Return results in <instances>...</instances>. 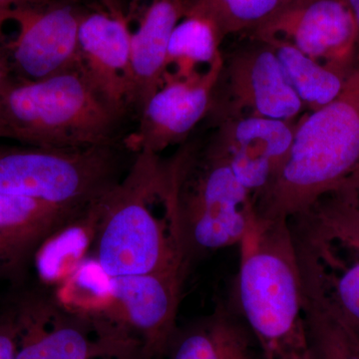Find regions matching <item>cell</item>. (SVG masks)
<instances>
[{"mask_svg": "<svg viewBox=\"0 0 359 359\" xmlns=\"http://www.w3.org/2000/svg\"><path fill=\"white\" fill-rule=\"evenodd\" d=\"M94 259L110 278L188 271L169 159L138 153L103 201Z\"/></svg>", "mask_w": 359, "mask_h": 359, "instance_id": "6da1fadb", "label": "cell"}, {"mask_svg": "<svg viewBox=\"0 0 359 359\" xmlns=\"http://www.w3.org/2000/svg\"><path fill=\"white\" fill-rule=\"evenodd\" d=\"M231 306L262 359H313L290 221H255L240 244Z\"/></svg>", "mask_w": 359, "mask_h": 359, "instance_id": "7a4b0ae2", "label": "cell"}, {"mask_svg": "<svg viewBox=\"0 0 359 359\" xmlns=\"http://www.w3.org/2000/svg\"><path fill=\"white\" fill-rule=\"evenodd\" d=\"M359 167V68L337 98L297 124L282 168L256 199L257 221H290Z\"/></svg>", "mask_w": 359, "mask_h": 359, "instance_id": "3957f363", "label": "cell"}, {"mask_svg": "<svg viewBox=\"0 0 359 359\" xmlns=\"http://www.w3.org/2000/svg\"><path fill=\"white\" fill-rule=\"evenodd\" d=\"M132 117L90 83L81 68L39 80L11 79L0 92V126L11 140L49 149H80L124 140Z\"/></svg>", "mask_w": 359, "mask_h": 359, "instance_id": "277c9868", "label": "cell"}, {"mask_svg": "<svg viewBox=\"0 0 359 359\" xmlns=\"http://www.w3.org/2000/svg\"><path fill=\"white\" fill-rule=\"evenodd\" d=\"M184 249L195 257L240 245L256 221L254 196L205 140L190 137L170 158Z\"/></svg>", "mask_w": 359, "mask_h": 359, "instance_id": "5b68a950", "label": "cell"}, {"mask_svg": "<svg viewBox=\"0 0 359 359\" xmlns=\"http://www.w3.org/2000/svg\"><path fill=\"white\" fill-rule=\"evenodd\" d=\"M135 156L124 140L80 149L0 145V193L91 207L114 190Z\"/></svg>", "mask_w": 359, "mask_h": 359, "instance_id": "8992f818", "label": "cell"}, {"mask_svg": "<svg viewBox=\"0 0 359 359\" xmlns=\"http://www.w3.org/2000/svg\"><path fill=\"white\" fill-rule=\"evenodd\" d=\"M72 2L0 9V49L11 77L39 80L80 67L78 33L84 13Z\"/></svg>", "mask_w": 359, "mask_h": 359, "instance_id": "52a82bcc", "label": "cell"}, {"mask_svg": "<svg viewBox=\"0 0 359 359\" xmlns=\"http://www.w3.org/2000/svg\"><path fill=\"white\" fill-rule=\"evenodd\" d=\"M14 313L18 325L16 359H104L141 346L125 328L73 313L43 295L27 297Z\"/></svg>", "mask_w": 359, "mask_h": 359, "instance_id": "ba28073f", "label": "cell"}, {"mask_svg": "<svg viewBox=\"0 0 359 359\" xmlns=\"http://www.w3.org/2000/svg\"><path fill=\"white\" fill-rule=\"evenodd\" d=\"M223 57L205 119L257 116L292 121L302 112L304 104L268 42L256 39Z\"/></svg>", "mask_w": 359, "mask_h": 359, "instance_id": "9c48e42d", "label": "cell"}, {"mask_svg": "<svg viewBox=\"0 0 359 359\" xmlns=\"http://www.w3.org/2000/svg\"><path fill=\"white\" fill-rule=\"evenodd\" d=\"M223 61L222 53L204 72L189 77L166 73L162 86L137 119V126L125 136L127 148L135 154L160 155L167 148L184 143L209 113Z\"/></svg>", "mask_w": 359, "mask_h": 359, "instance_id": "30bf717a", "label": "cell"}, {"mask_svg": "<svg viewBox=\"0 0 359 359\" xmlns=\"http://www.w3.org/2000/svg\"><path fill=\"white\" fill-rule=\"evenodd\" d=\"M186 273H144L112 278L105 318L128 330L147 359H164L177 330Z\"/></svg>", "mask_w": 359, "mask_h": 359, "instance_id": "8fae6325", "label": "cell"}, {"mask_svg": "<svg viewBox=\"0 0 359 359\" xmlns=\"http://www.w3.org/2000/svg\"><path fill=\"white\" fill-rule=\"evenodd\" d=\"M252 37L289 42L346 78L344 70L353 58L359 33L346 0H294Z\"/></svg>", "mask_w": 359, "mask_h": 359, "instance_id": "7c38bea8", "label": "cell"}, {"mask_svg": "<svg viewBox=\"0 0 359 359\" xmlns=\"http://www.w3.org/2000/svg\"><path fill=\"white\" fill-rule=\"evenodd\" d=\"M210 147L230 164L256 199L282 168L294 141L292 121L240 116L211 122Z\"/></svg>", "mask_w": 359, "mask_h": 359, "instance_id": "4fadbf2b", "label": "cell"}, {"mask_svg": "<svg viewBox=\"0 0 359 359\" xmlns=\"http://www.w3.org/2000/svg\"><path fill=\"white\" fill-rule=\"evenodd\" d=\"M290 226L302 275L359 337V252L306 212Z\"/></svg>", "mask_w": 359, "mask_h": 359, "instance_id": "5bb4252c", "label": "cell"}, {"mask_svg": "<svg viewBox=\"0 0 359 359\" xmlns=\"http://www.w3.org/2000/svg\"><path fill=\"white\" fill-rule=\"evenodd\" d=\"M131 34L128 21L119 11L84 13L78 47L80 68L90 83L111 105L133 118Z\"/></svg>", "mask_w": 359, "mask_h": 359, "instance_id": "9a60e30c", "label": "cell"}, {"mask_svg": "<svg viewBox=\"0 0 359 359\" xmlns=\"http://www.w3.org/2000/svg\"><path fill=\"white\" fill-rule=\"evenodd\" d=\"M91 207H65L25 196L0 193V255L11 273H15L34 257L55 231Z\"/></svg>", "mask_w": 359, "mask_h": 359, "instance_id": "2e32d148", "label": "cell"}, {"mask_svg": "<svg viewBox=\"0 0 359 359\" xmlns=\"http://www.w3.org/2000/svg\"><path fill=\"white\" fill-rule=\"evenodd\" d=\"M182 0H152L131 34L132 87L130 111L138 119L149 99L162 86L167 70L168 45L183 20Z\"/></svg>", "mask_w": 359, "mask_h": 359, "instance_id": "e0dca14e", "label": "cell"}, {"mask_svg": "<svg viewBox=\"0 0 359 359\" xmlns=\"http://www.w3.org/2000/svg\"><path fill=\"white\" fill-rule=\"evenodd\" d=\"M255 346L242 316L231 304H219L210 316L178 328L164 359H259Z\"/></svg>", "mask_w": 359, "mask_h": 359, "instance_id": "ac0fdd59", "label": "cell"}, {"mask_svg": "<svg viewBox=\"0 0 359 359\" xmlns=\"http://www.w3.org/2000/svg\"><path fill=\"white\" fill-rule=\"evenodd\" d=\"M103 201L51 235L35 252L40 280L61 283L87 259L95 244Z\"/></svg>", "mask_w": 359, "mask_h": 359, "instance_id": "d6986e66", "label": "cell"}, {"mask_svg": "<svg viewBox=\"0 0 359 359\" xmlns=\"http://www.w3.org/2000/svg\"><path fill=\"white\" fill-rule=\"evenodd\" d=\"M304 313L313 359H359V337L301 273Z\"/></svg>", "mask_w": 359, "mask_h": 359, "instance_id": "ffe728a7", "label": "cell"}, {"mask_svg": "<svg viewBox=\"0 0 359 359\" xmlns=\"http://www.w3.org/2000/svg\"><path fill=\"white\" fill-rule=\"evenodd\" d=\"M184 18L207 21L223 43L230 35L259 32L294 0H182Z\"/></svg>", "mask_w": 359, "mask_h": 359, "instance_id": "44dd1931", "label": "cell"}, {"mask_svg": "<svg viewBox=\"0 0 359 359\" xmlns=\"http://www.w3.org/2000/svg\"><path fill=\"white\" fill-rule=\"evenodd\" d=\"M263 41L273 47L285 76L304 106L318 110L339 95L346 78L309 58L289 42L275 39Z\"/></svg>", "mask_w": 359, "mask_h": 359, "instance_id": "7402d4cb", "label": "cell"}, {"mask_svg": "<svg viewBox=\"0 0 359 359\" xmlns=\"http://www.w3.org/2000/svg\"><path fill=\"white\" fill-rule=\"evenodd\" d=\"M221 42L207 21L184 18L180 21L168 45L167 70L174 66L176 77H189L198 73L197 65L210 67L222 54ZM166 70V71H167Z\"/></svg>", "mask_w": 359, "mask_h": 359, "instance_id": "603a6c76", "label": "cell"}, {"mask_svg": "<svg viewBox=\"0 0 359 359\" xmlns=\"http://www.w3.org/2000/svg\"><path fill=\"white\" fill-rule=\"evenodd\" d=\"M302 212L359 252V214L337 194L332 191L325 194Z\"/></svg>", "mask_w": 359, "mask_h": 359, "instance_id": "cb8c5ba5", "label": "cell"}, {"mask_svg": "<svg viewBox=\"0 0 359 359\" xmlns=\"http://www.w3.org/2000/svg\"><path fill=\"white\" fill-rule=\"evenodd\" d=\"M18 325L15 313L0 316V359H16Z\"/></svg>", "mask_w": 359, "mask_h": 359, "instance_id": "d4e9b609", "label": "cell"}, {"mask_svg": "<svg viewBox=\"0 0 359 359\" xmlns=\"http://www.w3.org/2000/svg\"><path fill=\"white\" fill-rule=\"evenodd\" d=\"M332 191L359 214V167L342 180Z\"/></svg>", "mask_w": 359, "mask_h": 359, "instance_id": "484cf974", "label": "cell"}, {"mask_svg": "<svg viewBox=\"0 0 359 359\" xmlns=\"http://www.w3.org/2000/svg\"><path fill=\"white\" fill-rule=\"evenodd\" d=\"M79 0H0V9L9 7L27 6V4H43L51 2H72L77 4Z\"/></svg>", "mask_w": 359, "mask_h": 359, "instance_id": "4316f807", "label": "cell"}, {"mask_svg": "<svg viewBox=\"0 0 359 359\" xmlns=\"http://www.w3.org/2000/svg\"><path fill=\"white\" fill-rule=\"evenodd\" d=\"M11 79H13V77H11V72H9L8 67H7L6 61L4 57L1 49H0V92L4 90Z\"/></svg>", "mask_w": 359, "mask_h": 359, "instance_id": "83f0119b", "label": "cell"}, {"mask_svg": "<svg viewBox=\"0 0 359 359\" xmlns=\"http://www.w3.org/2000/svg\"><path fill=\"white\" fill-rule=\"evenodd\" d=\"M104 359H147L142 351L141 346H135L133 348L128 349L124 353L118 354V355L111 356V358Z\"/></svg>", "mask_w": 359, "mask_h": 359, "instance_id": "f1b7e54d", "label": "cell"}, {"mask_svg": "<svg viewBox=\"0 0 359 359\" xmlns=\"http://www.w3.org/2000/svg\"><path fill=\"white\" fill-rule=\"evenodd\" d=\"M346 2L353 13L359 33V0H346Z\"/></svg>", "mask_w": 359, "mask_h": 359, "instance_id": "f546056e", "label": "cell"}, {"mask_svg": "<svg viewBox=\"0 0 359 359\" xmlns=\"http://www.w3.org/2000/svg\"><path fill=\"white\" fill-rule=\"evenodd\" d=\"M0 273H11L8 266H7L6 262L4 261V257L0 255Z\"/></svg>", "mask_w": 359, "mask_h": 359, "instance_id": "4dcf8cb0", "label": "cell"}, {"mask_svg": "<svg viewBox=\"0 0 359 359\" xmlns=\"http://www.w3.org/2000/svg\"><path fill=\"white\" fill-rule=\"evenodd\" d=\"M0 138L11 139L8 132L1 126H0Z\"/></svg>", "mask_w": 359, "mask_h": 359, "instance_id": "1f68e13d", "label": "cell"}]
</instances>
